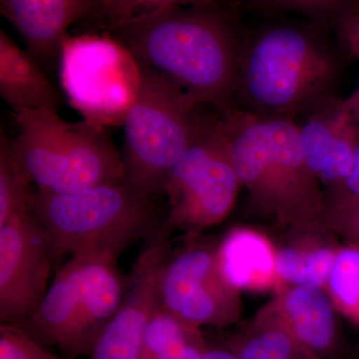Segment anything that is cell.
Listing matches in <instances>:
<instances>
[{
	"instance_id": "cell-1",
	"label": "cell",
	"mask_w": 359,
	"mask_h": 359,
	"mask_svg": "<svg viewBox=\"0 0 359 359\" xmlns=\"http://www.w3.org/2000/svg\"><path fill=\"white\" fill-rule=\"evenodd\" d=\"M237 2L166 1L122 21L110 34L134 60L219 114L238 108L245 32Z\"/></svg>"
},
{
	"instance_id": "cell-2",
	"label": "cell",
	"mask_w": 359,
	"mask_h": 359,
	"mask_svg": "<svg viewBox=\"0 0 359 359\" xmlns=\"http://www.w3.org/2000/svg\"><path fill=\"white\" fill-rule=\"evenodd\" d=\"M332 30L308 21H275L245 32L238 108L297 119L340 98L346 56Z\"/></svg>"
},
{
	"instance_id": "cell-3",
	"label": "cell",
	"mask_w": 359,
	"mask_h": 359,
	"mask_svg": "<svg viewBox=\"0 0 359 359\" xmlns=\"http://www.w3.org/2000/svg\"><path fill=\"white\" fill-rule=\"evenodd\" d=\"M250 212L285 231L320 224L325 190L309 169L294 118L222 113Z\"/></svg>"
},
{
	"instance_id": "cell-4",
	"label": "cell",
	"mask_w": 359,
	"mask_h": 359,
	"mask_svg": "<svg viewBox=\"0 0 359 359\" xmlns=\"http://www.w3.org/2000/svg\"><path fill=\"white\" fill-rule=\"evenodd\" d=\"M32 209L46 233L55 271L79 252L119 259L152 237L168 216L167 204L125 181L65 195L36 192Z\"/></svg>"
},
{
	"instance_id": "cell-5",
	"label": "cell",
	"mask_w": 359,
	"mask_h": 359,
	"mask_svg": "<svg viewBox=\"0 0 359 359\" xmlns=\"http://www.w3.org/2000/svg\"><path fill=\"white\" fill-rule=\"evenodd\" d=\"M134 61V100L123 122L125 182L151 199L164 202L170 172L212 108L198 102L148 66Z\"/></svg>"
},
{
	"instance_id": "cell-6",
	"label": "cell",
	"mask_w": 359,
	"mask_h": 359,
	"mask_svg": "<svg viewBox=\"0 0 359 359\" xmlns=\"http://www.w3.org/2000/svg\"><path fill=\"white\" fill-rule=\"evenodd\" d=\"M14 158L37 192L65 195L125 181L122 156L101 126L65 121L53 110L14 113Z\"/></svg>"
},
{
	"instance_id": "cell-7",
	"label": "cell",
	"mask_w": 359,
	"mask_h": 359,
	"mask_svg": "<svg viewBox=\"0 0 359 359\" xmlns=\"http://www.w3.org/2000/svg\"><path fill=\"white\" fill-rule=\"evenodd\" d=\"M127 287L117 257L94 252L73 255L56 271L37 309L18 325L69 359L88 356L121 306Z\"/></svg>"
},
{
	"instance_id": "cell-8",
	"label": "cell",
	"mask_w": 359,
	"mask_h": 359,
	"mask_svg": "<svg viewBox=\"0 0 359 359\" xmlns=\"http://www.w3.org/2000/svg\"><path fill=\"white\" fill-rule=\"evenodd\" d=\"M242 189L221 115L212 109L168 177V223L174 231L204 233L230 216Z\"/></svg>"
},
{
	"instance_id": "cell-9",
	"label": "cell",
	"mask_w": 359,
	"mask_h": 359,
	"mask_svg": "<svg viewBox=\"0 0 359 359\" xmlns=\"http://www.w3.org/2000/svg\"><path fill=\"white\" fill-rule=\"evenodd\" d=\"M219 238L183 233L172 242L161 266L160 306L193 327H229L242 314L241 292L219 269Z\"/></svg>"
},
{
	"instance_id": "cell-10",
	"label": "cell",
	"mask_w": 359,
	"mask_h": 359,
	"mask_svg": "<svg viewBox=\"0 0 359 359\" xmlns=\"http://www.w3.org/2000/svg\"><path fill=\"white\" fill-rule=\"evenodd\" d=\"M53 269L48 238L32 207L0 226L1 325H20L37 309Z\"/></svg>"
},
{
	"instance_id": "cell-11",
	"label": "cell",
	"mask_w": 359,
	"mask_h": 359,
	"mask_svg": "<svg viewBox=\"0 0 359 359\" xmlns=\"http://www.w3.org/2000/svg\"><path fill=\"white\" fill-rule=\"evenodd\" d=\"M174 231L168 221L144 242L136 259L121 306L108 323L88 359H140L144 332L160 306L161 266Z\"/></svg>"
},
{
	"instance_id": "cell-12",
	"label": "cell",
	"mask_w": 359,
	"mask_h": 359,
	"mask_svg": "<svg viewBox=\"0 0 359 359\" xmlns=\"http://www.w3.org/2000/svg\"><path fill=\"white\" fill-rule=\"evenodd\" d=\"M297 125L304 158L323 190L344 185L353 167L359 112L337 98L302 116Z\"/></svg>"
},
{
	"instance_id": "cell-13",
	"label": "cell",
	"mask_w": 359,
	"mask_h": 359,
	"mask_svg": "<svg viewBox=\"0 0 359 359\" xmlns=\"http://www.w3.org/2000/svg\"><path fill=\"white\" fill-rule=\"evenodd\" d=\"M98 6L99 0H1L0 14L48 75L60 67L71 26L88 25Z\"/></svg>"
},
{
	"instance_id": "cell-14",
	"label": "cell",
	"mask_w": 359,
	"mask_h": 359,
	"mask_svg": "<svg viewBox=\"0 0 359 359\" xmlns=\"http://www.w3.org/2000/svg\"><path fill=\"white\" fill-rule=\"evenodd\" d=\"M278 313L295 341L318 359H340L346 342L339 311L325 287L282 285L273 297Z\"/></svg>"
},
{
	"instance_id": "cell-15",
	"label": "cell",
	"mask_w": 359,
	"mask_h": 359,
	"mask_svg": "<svg viewBox=\"0 0 359 359\" xmlns=\"http://www.w3.org/2000/svg\"><path fill=\"white\" fill-rule=\"evenodd\" d=\"M222 275L236 290L264 292L278 287L275 242L252 226H237L219 238Z\"/></svg>"
},
{
	"instance_id": "cell-16",
	"label": "cell",
	"mask_w": 359,
	"mask_h": 359,
	"mask_svg": "<svg viewBox=\"0 0 359 359\" xmlns=\"http://www.w3.org/2000/svg\"><path fill=\"white\" fill-rule=\"evenodd\" d=\"M339 247L337 236L320 224L283 231L275 242L278 287H325Z\"/></svg>"
},
{
	"instance_id": "cell-17",
	"label": "cell",
	"mask_w": 359,
	"mask_h": 359,
	"mask_svg": "<svg viewBox=\"0 0 359 359\" xmlns=\"http://www.w3.org/2000/svg\"><path fill=\"white\" fill-rule=\"evenodd\" d=\"M0 95L14 113L58 112L63 97L36 60L0 29Z\"/></svg>"
},
{
	"instance_id": "cell-18",
	"label": "cell",
	"mask_w": 359,
	"mask_h": 359,
	"mask_svg": "<svg viewBox=\"0 0 359 359\" xmlns=\"http://www.w3.org/2000/svg\"><path fill=\"white\" fill-rule=\"evenodd\" d=\"M224 344L240 359H318L295 341L273 299L264 304L238 334Z\"/></svg>"
},
{
	"instance_id": "cell-19",
	"label": "cell",
	"mask_w": 359,
	"mask_h": 359,
	"mask_svg": "<svg viewBox=\"0 0 359 359\" xmlns=\"http://www.w3.org/2000/svg\"><path fill=\"white\" fill-rule=\"evenodd\" d=\"M241 13L294 14L301 20L330 28L332 32L344 18L359 11L358 1L342 0H250L237 2Z\"/></svg>"
},
{
	"instance_id": "cell-20",
	"label": "cell",
	"mask_w": 359,
	"mask_h": 359,
	"mask_svg": "<svg viewBox=\"0 0 359 359\" xmlns=\"http://www.w3.org/2000/svg\"><path fill=\"white\" fill-rule=\"evenodd\" d=\"M37 190L14 158L11 140L0 133V226L32 207Z\"/></svg>"
},
{
	"instance_id": "cell-21",
	"label": "cell",
	"mask_w": 359,
	"mask_h": 359,
	"mask_svg": "<svg viewBox=\"0 0 359 359\" xmlns=\"http://www.w3.org/2000/svg\"><path fill=\"white\" fill-rule=\"evenodd\" d=\"M325 289L339 314L359 327V247L340 245Z\"/></svg>"
},
{
	"instance_id": "cell-22",
	"label": "cell",
	"mask_w": 359,
	"mask_h": 359,
	"mask_svg": "<svg viewBox=\"0 0 359 359\" xmlns=\"http://www.w3.org/2000/svg\"><path fill=\"white\" fill-rule=\"evenodd\" d=\"M202 334V328L184 323L159 306L144 332L140 359H154L172 347Z\"/></svg>"
},
{
	"instance_id": "cell-23",
	"label": "cell",
	"mask_w": 359,
	"mask_h": 359,
	"mask_svg": "<svg viewBox=\"0 0 359 359\" xmlns=\"http://www.w3.org/2000/svg\"><path fill=\"white\" fill-rule=\"evenodd\" d=\"M320 224L346 244L359 247V198L339 189L325 190Z\"/></svg>"
},
{
	"instance_id": "cell-24",
	"label": "cell",
	"mask_w": 359,
	"mask_h": 359,
	"mask_svg": "<svg viewBox=\"0 0 359 359\" xmlns=\"http://www.w3.org/2000/svg\"><path fill=\"white\" fill-rule=\"evenodd\" d=\"M0 359H69L54 353L18 325H0Z\"/></svg>"
},
{
	"instance_id": "cell-25",
	"label": "cell",
	"mask_w": 359,
	"mask_h": 359,
	"mask_svg": "<svg viewBox=\"0 0 359 359\" xmlns=\"http://www.w3.org/2000/svg\"><path fill=\"white\" fill-rule=\"evenodd\" d=\"M334 34L346 58L359 59V11L344 18Z\"/></svg>"
},
{
	"instance_id": "cell-26",
	"label": "cell",
	"mask_w": 359,
	"mask_h": 359,
	"mask_svg": "<svg viewBox=\"0 0 359 359\" xmlns=\"http://www.w3.org/2000/svg\"><path fill=\"white\" fill-rule=\"evenodd\" d=\"M210 346L202 334L172 347L154 359H203Z\"/></svg>"
},
{
	"instance_id": "cell-27",
	"label": "cell",
	"mask_w": 359,
	"mask_h": 359,
	"mask_svg": "<svg viewBox=\"0 0 359 359\" xmlns=\"http://www.w3.org/2000/svg\"><path fill=\"white\" fill-rule=\"evenodd\" d=\"M337 189H339V190L344 191L349 195L354 196V197L359 198V129L351 173L347 177L344 185Z\"/></svg>"
},
{
	"instance_id": "cell-28",
	"label": "cell",
	"mask_w": 359,
	"mask_h": 359,
	"mask_svg": "<svg viewBox=\"0 0 359 359\" xmlns=\"http://www.w3.org/2000/svg\"><path fill=\"white\" fill-rule=\"evenodd\" d=\"M203 359H240L237 353L226 344L221 346H210Z\"/></svg>"
},
{
	"instance_id": "cell-29",
	"label": "cell",
	"mask_w": 359,
	"mask_h": 359,
	"mask_svg": "<svg viewBox=\"0 0 359 359\" xmlns=\"http://www.w3.org/2000/svg\"><path fill=\"white\" fill-rule=\"evenodd\" d=\"M347 102L351 104V106L359 112V78H358V89L355 90V91L353 92V94H351V96L348 97V98L346 99Z\"/></svg>"
}]
</instances>
